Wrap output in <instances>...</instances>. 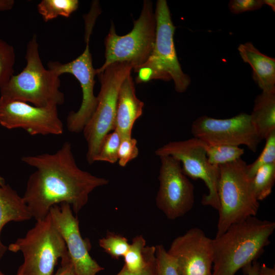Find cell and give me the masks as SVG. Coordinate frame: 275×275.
Wrapping results in <instances>:
<instances>
[{"instance_id":"12","label":"cell","mask_w":275,"mask_h":275,"mask_svg":"<svg viewBox=\"0 0 275 275\" xmlns=\"http://www.w3.org/2000/svg\"><path fill=\"white\" fill-rule=\"evenodd\" d=\"M191 132L196 138L210 145H245L253 152L261 141L251 122L250 115L241 113L228 119L202 116L196 119Z\"/></svg>"},{"instance_id":"27","label":"cell","mask_w":275,"mask_h":275,"mask_svg":"<svg viewBox=\"0 0 275 275\" xmlns=\"http://www.w3.org/2000/svg\"><path fill=\"white\" fill-rule=\"evenodd\" d=\"M265 146L261 153L252 163L247 165L248 174L252 178L261 167L275 163V131L265 139Z\"/></svg>"},{"instance_id":"13","label":"cell","mask_w":275,"mask_h":275,"mask_svg":"<svg viewBox=\"0 0 275 275\" xmlns=\"http://www.w3.org/2000/svg\"><path fill=\"white\" fill-rule=\"evenodd\" d=\"M0 124L8 129L22 128L31 135H60L64 125L57 106L37 107L0 97Z\"/></svg>"},{"instance_id":"5","label":"cell","mask_w":275,"mask_h":275,"mask_svg":"<svg viewBox=\"0 0 275 275\" xmlns=\"http://www.w3.org/2000/svg\"><path fill=\"white\" fill-rule=\"evenodd\" d=\"M155 14L156 28L154 48L147 61L136 71L135 81L140 84L152 79H173L175 90L184 92L190 79L183 72L177 57L173 39L175 27L166 0L157 1Z\"/></svg>"},{"instance_id":"30","label":"cell","mask_w":275,"mask_h":275,"mask_svg":"<svg viewBox=\"0 0 275 275\" xmlns=\"http://www.w3.org/2000/svg\"><path fill=\"white\" fill-rule=\"evenodd\" d=\"M263 5V0H231L228 7L231 13L239 14L258 10Z\"/></svg>"},{"instance_id":"36","label":"cell","mask_w":275,"mask_h":275,"mask_svg":"<svg viewBox=\"0 0 275 275\" xmlns=\"http://www.w3.org/2000/svg\"><path fill=\"white\" fill-rule=\"evenodd\" d=\"M264 5L266 4L269 6L272 10L275 11V1L274 0H263Z\"/></svg>"},{"instance_id":"6","label":"cell","mask_w":275,"mask_h":275,"mask_svg":"<svg viewBox=\"0 0 275 275\" xmlns=\"http://www.w3.org/2000/svg\"><path fill=\"white\" fill-rule=\"evenodd\" d=\"M8 250L23 254L24 262L16 275H52L58 259L69 255L49 212L45 218L37 221L24 237L9 244Z\"/></svg>"},{"instance_id":"38","label":"cell","mask_w":275,"mask_h":275,"mask_svg":"<svg viewBox=\"0 0 275 275\" xmlns=\"http://www.w3.org/2000/svg\"><path fill=\"white\" fill-rule=\"evenodd\" d=\"M0 275H5V274L0 271Z\"/></svg>"},{"instance_id":"26","label":"cell","mask_w":275,"mask_h":275,"mask_svg":"<svg viewBox=\"0 0 275 275\" xmlns=\"http://www.w3.org/2000/svg\"><path fill=\"white\" fill-rule=\"evenodd\" d=\"M121 140L120 134L115 130L107 134L102 141L95 162L105 161L113 164L118 161Z\"/></svg>"},{"instance_id":"11","label":"cell","mask_w":275,"mask_h":275,"mask_svg":"<svg viewBox=\"0 0 275 275\" xmlns=\"http://www.w3.org/2000/svg\"><path fill=\"white\" fill-rule=\"evenodd\" d=\"M159 157L161 164L156 204L168 218L174 220L184 216L193 208L194 186L183 173L179 160L168 155Z\"/></svg>"},{"instance_id":"33","label":"cell","mask_w":275,"mask_h":275,"mask_svg":"<svg viewBox=\"0 0 275 275\" xmlns=\"http://www.w3.org/2000/svg\"><path fill=\"white\" fill-rule=\"evenodd\" d=\"M260 264L255 260L242 268L245 275H259V269Z\"/></svg>"},{"instance_id":"10","label":"cell","mask_w":275,"mask_h":275,"mask_svg":"<svg viewBox=\"0 0 275 275\" xmlns=\"http://www.w3.org/2000/svg\"><path fill=\"white\" fill-rule=\"evenodd\" d=\"M206 148L205 142L194 137L184 141L170 142L156 149L154 153L158 157H173L180 162L182 172L187 177L203 180L208 193L203 196L202 204L218 211L219 169V166L209 163Z\"/></svg>"},{"instance_id":"8","label":"cell","mask_w":275,"mask_h":275,"mask_svg":"<svg viewBox=\"0 0 275 275\" xmlns=\"http://www.w3.org/2000/svg\"><path fill=\"white\" fill-rule=\"evenodd\" d=\"M132 70L127 63L116 62L97 74L101 84L96 109L82 131L87 144L86 158L95 162L104 136L115 129L116 108L120 86Z\"/></svg>"},{"instance_id":"35","label":"cell","mask_w":275,"mask_h":275,"mask_svg":"<svg viewBox=\"0 0 275 275\" xmlns=\"http://www.w3.org/2000/svg\"><path fill=\"white\" fill-rule=\"evenodd\" d=\"M14 3L13 0H0V11L10 10L13 8Z\"/></svg>"},{"instance_id":"7","label":"cell","mask_w":275,"mask_h":275,"mask_svg":"<svg viewBox=\"0 0 275 275\" xmlns=\"http://www.w3.org/2000/svg\"><path fill=\"white\" fill-rule=\"evenodd\" d=\"M156 28L155 14L150 1H144L140 16L134 21L133 28L127 34L118 35L112 23L104 41L105 61L101 67L96 69V74L101 73L116 62L129 64L136 72L152 53Z\"/></svg>"},{"instance_id":"1","label":"cell","mask_w":275,"mask_h":275,"mask_svg":"<svg viewBox=\"0 0 275 275\" xmlns=\"http://www.w3.org/2000/svg\"><path fill=\"white\" fill-rule=\"evenodd\" d=\"M21 160L36 169L22 198L36 221L45 218L52 206L63 203L77 214L87 204L90 193L109 182L78 167L69 142L54 153L25 156Z\"/></svg>"},{"instance_id":"14","label":"cell","mask_w":275,"mask_h":275,"mask_svg":"<svg viewBox=\"0 0 275 275\" xmlns=\"http://www.w3.org/2000/svg\"><path fill=\"white\" fill-rule=\"evenodd\" d=\"M180 275H212L213 241L194 227L175 238L167 251Z\"/></svg>"},{"instance_id":"15","label":"cell","mask_w":275,"mask_h":275,"mask_svg":"<svg viewBox=\"0 0 275 275\" xmlns=\"http://www.w3.org/2000/svg\"><path fill=\"white\" fill-rule=\"evenodd\" d=\"M49 213L65 242L75 275H96L104 268L89 254L90 240L80 234L79 221L66 203L52 206Z\"/></svg>"},{"instance_id":"9","label":"cell","mask_w":275,"mask_h":275,"mask_svg":"<svg viewBox=\"0 0 275 275\" xmlns=\"http://www.w3.org/2000/svg\"><path fill=\"white\" fill-rule=\"evenodd\" d=\"M98 15L90 12L85 17L86 48L83 52L71 62L62 64L57 61H50L48 67L58 76L63 73L72 74L79 81L82 93L80 106L76 112L72 111L67 117V127L72 133L82 131L93 115L97 107L98 99L94 93L96 69L93 66L90 51L89 41L93 28Z\"/></svg>"},{"instance_id":"29","label":"cell","mask_w":275,"mask_h":275,"mask_svg":"<svg viewBox=\"0 0 275 275\" xmlns=\"http://www.w3.org/2000/svg\"><path fill=\"white\" fill-rule=\"evenodd\" d=\"M139 155L137 141L130 137L122 138L118 152V162L121 167H125L129 162Z\"/></svg>"},{"instance_id":"28","label":"cell","mask_w":275,"mask_h":275,"mask_svg":"<svg viewBox=\"0 0 275 275\" xmlns=\"http://www.w3.org/2000/svg\"><path fill=\"white\" fill-rule=\"evenodd\" d=\"M154 275H180L174 259L162 244L155 246Z\"/></svg>"},{"instance_id":"22","label":"cell","mask_w":275,"mask_h":275,"mask_svg":"<svg viewBox=\"0 0 275 275\" xmlns=\"http://www.w3.org/2000/svg\"><path fill=\"white\" fill-rule=\"evenodd\" d=\"M275 182V163L259 168L252 178L253 189L258 201L267 198L271 193Z\"/></svg>"},{"instance_id":"3","label":"cell","mask_w":275,"mask_h":275,"mask_svg":"<svg viewBox=\"0 0 275 275\" xmlns=\"http://www.w3.org/2000/svg\"><path fill=\"white\" fill-rule=\"evenodd\" d=\"M25 58V67L0 89L1 97L41 107L63 104L65 97L60 90V76L43 65L36 34L27 44Z\"/></svg>"},{"instance_id":"31","label":"cell","mask_w":275,"mask_h":275,"mask_svg":"<svg viewBox=\"0 0 275 275\" xmlns=\"http://www.w3.org/2000/svg\"><path fill=\"white\" fill-rule=\"evenodd\" d=\"M155 261V255L148 262L145 267L139 272L130 271L123 266L121 270L116 275H154Z\"/></svg>"},{"instance_id":"34","label":"cell","mask_w":275,"mask_h":275,"mask_svg":"<svg viewBox=\"0 0 275 275\" xmlns=\"http://www.w3.org/2000/svg\"><path fill=\"white\" fill-rule=\"evenodd\" d=\"M259 275H275V268L274 267H269L265 263L260 264Z\"/></svg>"},{"instance_id":"20","label":"cell","mask_w":275,"mask_h":275,"mask_svg":"<svg viewBox=\"0 0 275 275\" xmlns=\"http://www.w3.org/2000/svg\"><path fill=\"white\" fill-rule=\"evenodd\" d=\"M155 255V246H146L143 235H137L129 244L128 250L123 257V266L130 271H140Z\"/></svg>"},{"instance_id":"32","label":"cell","mask_w":275,"mask_h":275,"mask_svg":"<svg viewBox=\"0 0 275 275\" xmlns=\"http://www.w3.org/2000/svg\"><path fill=\"white\" fill-rule=\"evenodd\" d=\"M54 275H75L69 255L61 259V266Z\"/></svg>"},{"instance_id":"4","label":"cell","mask_w":275,"mask_h":275,"mask_svg":"<svg viewBox=\"0 0 275 275\" xmlns=\"http://www.w3.org/2000/svg\"><path fill=\"white\" fill-rule=\"evenodd\" d=\"M247 164L241 158L219 166L218 197L219 207L216 236L232 224L256 216L259 201L255 195Z\"/></svg>"},{"instance_id":"2","label":"cell","mask_w":275,"mask_h":275,"mask_svg":"<svg viewBox=\"0 0 275 275\" xmlns=\"http://www.w3.org/2000/svg\"><path fill=\"white\" fill-rule=\"evenodd\" d=\"M275 223L251 216L231 225L213 241L212 275H235L261 255Z\"/></svg>"},{"instance_id":"23","label":"cell","mask_w":275,"mask_h":275,"mask_svg":"<svg viewBox=\"0 0 275 275\" xmlns=\"http://www.w3.org/2000/svg\"><path fill=\"white\" fill-rule=\"evenodd\" d=\"M206 151L209 163L217 166L240 158L244 153V149L239 146L227 145H210L206 144Z\"/></svg>"},{"instance_id":"18","label":"cell","mask_w":275,"mask_h":275,"mask_svg":"<svg viewBox=\"0 0 275 275\" xmlns=\"http://www.w3.org/2000/svg\"><path fill=\"white\" fill-rule=\"evenodd\" d=\"M32 218L22 197L9 185L0 186V260L8 249L1 239L4 227L10 222H23Z\"/></svg>"},{"instance_id":"24","label":"cell","mask_w":275,"mask_h":275,"mask_svg":"<svg viewBox=\"0 0 275 275\" xmlns=\"http://www.w3.org/2000/svg\"><path fill=\"white\" fill-rule=\"evenodd\" d=\"M15 59L13 46L0 37V89L14 75Z\"/></svg>"},{"instance_id":"21","label":"cell","mask_w":275,"mask_h":275,"mask_svg":"<svg viewBox=\"0 0 275 275\" xmlns=\"http://www.w3.org/2000/svg\"><path fill=\"white\" fill-rule=\"evenodd\" d=\"M77 0H42L37 6L43 20L48 21L59 16L69 17L78 8Z\"/></svg>"},{"instance_id":"17","label":"cell","mask_w":275,"mask_h":275,"mask_svg":"<svg viewBox=\"0 0 275 275\" xmlns=\"http://www.w3.org/2000/svg\"><path fill=\"white\" fill-rule=\"evenodd\" d=\"M244 62L253 70V78L262 92L275 91V59L261 53L251 42L238 47Z\"/></svg>"},{"instance_id":"25","label":"cell","mask_w":275,"mask_h":275,"mask_svg":"<svg viewBox=\"0 0 275 275\" xmlns=\"http://www.w3.org/2000/svg\"><path fill=\"white\" fill-rule=\"evenodd\" d=\"M99 244L105 253L115 259L123 257L129 246L125 237L111 232H108L105 237L99 239Z\"/></svg>"},{"instance_id":"19","label":"cell","mask_w":275,"mask_h":275,"mask_svg":"<svg viewBox=\"0 0 275 275\" xmlns=\"http://www.w3.org/2000/svg\"><path fill=\"white\" fill-rule=\"evenodd\" d=\"M250 117L261 141L275 131V91L262 92L256 97Z\"/></svg>"},{"instance_id":"16","label":"cell","mask_w":275,"mask_h":275,"mask_svg":"<svg viewBox=\"0 0 275 275\" xmlns=\"http://www.w3.org/2000/svg\"><path fill=\"white\" fill-rule=\"evenodd\" d=\"M144 103L136 96L134 84L128 74L122 82L118 93L115 130L121 139L131 136L135 121L142 115Z\"/></svg>"},{"instance_id":"37","label":"cell","mask_w":275,"mask_h":275,"mask_svg":"<svg viewBox=\"0 0 275 275\" xmlns=\"http://www.w3.org/2000/svg\"><path fill=\"white\" fill-rule=\"evenodd\" d=\"M6 183L4 179L0 176V186L4 185Z\"/></svg>"}]
</instances>
